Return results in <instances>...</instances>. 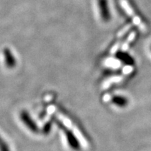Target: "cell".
Masks as SVG:
<instances>
[{
	"mask_svg": "<svg viewBox=\"0 0 151 151\" xmlns=\"http://www.w3.org/2000/svg\"><path fill=\"white\" fill-rule=\"evenodd\" d=\"M99 5L103 9L102 10L103 18H104L105 20H108L110 17H109V12L108 10V7H107L106 1L105 0H101V1H100Z\"/></svg>",
	"mask_w": 151,
	"mask_h": 151,
	"instance_id": "obj_2",
	"label": "cell"
},
{
	"mask_svg": "<svg viewBox=\"0 0 151 151\" xmlns=\"http://www.w3.org/2000/svg\"><path fill=\"white\" fill-rule=\"evenodd\" d=\"M112 102L115 105L118 106V107H125L128 104L129 101L128 99L124 96H114L112 98Z\"/></svg>",
	"mask_w": 151,
	"mask_h": 151,
	"instance_id": "obj_1",
	"label": "cell"
},
{
	"mask_svg": "<svg viewBox=\"0 0 151 151\" xmlns=\"http://www.w3.org/2000/svg\"><path fill=\"white\" fill-rule=\"evenodd\" d=\"M118 58L120 60H122L124 63L127 64V65H132L134 63V60L129 55L125 53H119Z\"/></svg>",
	"mask_w": 151,
	"mask_h": 151,
	"instance_id": "obj_3",
	"label": "cell"
}]
</instances>
